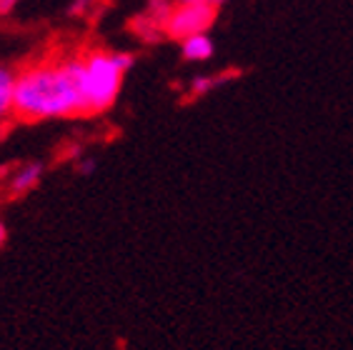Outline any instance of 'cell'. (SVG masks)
<instances>
[{"label":"cell","mask_w":353,"mask_h":350,"mask_svg":"<svg viewBox=\"0 0 353 350\" xmlns=\"http://www.w3.org/2000/svg\"><path fill=\"white\" fill-rule=\"evenodd\" d=\"M81 58L30 65L15 75L13 113L23 121H61L85 113L81 81Z\"/></svg>","instance_id":"cell-1"},{"label":"cell","mask_w":353,"mask_h":350,"mask_svg":"<svg viewBox=\"0 0 353 350\" xmlns=\"http://www.w3.org/2000/svg\"><path fill=\"white\" fill-rule=\"evenodd\" d=\"M136 58L130 53H110V50H93L81 58V81L85 113H103L108 110L121 95L125 73L133 68Z\"/></svg>","instance_id":"cell-2"},{"label":"cell","mask_w":353,"mask_h":350,"mask_svg":"<svg viewBox=\"0 0 353 350\" xmlns=\"http://www.w3.org/2000/svg\"><path fill=\"white\" fill-rule=\"evenodd\" d=\"M218 10L208 6H176L168 10V15L163 18V30L168 38L173 41H183L190 35L208 33V28L216 21Z\"/></svg>","instance_id":"cell-3"},{"label":"cell","mask_w":353,"mask_h":350,"mask_svg":"<svg viewBox=\"0 0 353 350\" xmlns=\"http://www.w3.org/2000/svg\"><path fill=\"white\" fill-rule=\"evenodd\" d=\"M43 163H26L15 170V175L10 178V185H8V193L10 198H23L28 193H33L43 181Z\"/></svg>","instance_id":"cell-4"},{"label":"cell","mask_w":353,"mask_h":350,"mask_svg":"<svg viewBox=\"0 0 353 350\" xmlns=\"http://www.w3.org/2000/svg\"><path fill=\"white\" fill-rule=\"evenodd\" d=\"M213 45L211 35L208 33H198V35H190V38H183L181 41V55H183V61L188 63H205L213 58Z\"/></svg>","instance_id":"cell-5"},{"label":"cell","mask_w":353,"mask_h":350,"mask_svg":"<svg viewBox=\"0 0 353 350\" xmlns=\"http://www.w3.org/2000/svg\"><path fill=\"white\" fill-rule=\"evenodd\" d=\"M13 85H15V73L10 68L0 65V121L8 113H13Z\"/></svg>","instance_id":"cell-6"},{"label":"cell","mask_w":353,"mask_h":350,"mask_svg":"<svg viewBox=\"0 0 353 350\" xmlns=\"http://www.w3.org/2000/svg\"><path fill=\"white\" fill-rule=\"evenodd\" d=\"M216 85H218V78H213V75H196V78L190 81V95H193V98L208 95Z\"/></svg>","instance_id":"cell-7"},{"label":"cell","mask_w":353,"mask_h":350,"mask_svg":"<svg viewBox=\"0 0 353 350\" xmlns=\"http://www.w3.org/2000/svg\"><path fill=\"white\" fill-rule=\"evenodd\" d=\"M95 168H98V163H95L93 158H78V163H75V173L83 175V178L93 175Z\"/></svg>","instance_id":"cell-8"},{"label":"cell","mask_w":353,"mask_h":350,"mask_svg":"<svg viewBox=\"0 0 353 350\" xmlns=\"http://www.w3.org/2000/svg\"><path fill=\"white\" fill-rule=\"evenodd\" d=\"M176 6H208V8H221L225 0H173Z\"/></svg>","instance_id":"cell-9"},{"label":"cell","mask_w":353,"mask_h":350,"mask_svg":"<svg viewBox=\"0 0 353 350\" xmlns=\"http://www.w3.org/2000/svg\"><path fill=\"white\" fill-rule=\"evenodd\" d=\"M95 0H73V8H70V13H83L85 8L93 6Z\"/></svg>","instance_id":"cell-10"},{"label":"cell","mask_w":353,"mask_h":350,"mask_svg":"<svg viewBox=\"0 0 353 350\" xmlns=\"http://www.w3.org/2000/svg\"><path fill=\"white\" fill-rule=\"evenodd\" d=\"M15 6H18V0H0V15H8Z\"/></svg>","instance_id":"cell-11"},{"label":"cell","mask_w":353,"mask_h":350,"mask_svg":"<svg viewBox=\"0 0 353 350\" xmlns=\"http://www.w3.org/2000/svg\"><path fill=\"white\" fill-rule=\"evenodd\" d=\"M6 240H8V228H6V223H0V248L6 245Z\"/></svg>","instance_id":"cell-12"}]
</instances>
